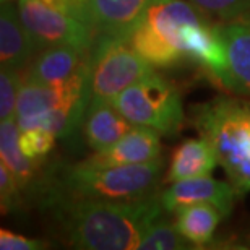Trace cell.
I'll return each mask as SVG.
<instances>
[{
	"label": "cell",
	"mask_w": 250,
	"mask_h": 250,
	"mask_svg": "<svg viewBox=\"0 0 250 250\" xmlns=\"http://www.w3.org/2000/svg\"><path fill=\"white\" fill-rule=\"evenodd\" d=\"M70 247L82 250H135L149 226L166 211L161 192L135 200L42 197Z\"/></svg>",
	"instance_id": "1"
},
{
	"label": "cell",
	"mask_w": 250,
	"mask_h": 250,
	"mask_svg": "<svg viewBox=\"0 0 250 250\" xmlns=\"http://www.w3.org/2000/svg\"><path fill=\"white\" fill-rule=\"evenodd\" d=\"M192 121L218 156L237 197L250 192V98L216 96L192 107Z\"/></svg>",
	"instance_id": "2"
},
{
	"label": "cell",
	"mask_w": 250,
	"mask_h": 250,
	"mask_svg": "<svg viewBox=\"0 0 250 250\" xmlns=\"http://www.w3.org/2000/svg\"><path fill=\"white\" fill-rule=\"evenodd\" d=\"M164 159L133 166L89 167L83 164L65 167L61 176L46 184L41 181L39 197L61 195L68 198L135 200L156 192L163 181Z\"/></svg>",
	"instance_id": "3"
},
{
	"label": "cell",
	"mask_w": 250,
	"mask_h": 250,
	"mask_svg": "<svg viewBox=\"0 0 250 250\" xmlns=\"http://www.w3.org/2000/svg\"><path fill=\"white\" fill-rule=\"evenodd\" d=\"M187 23H209V18L190 0H153L130 44L153 67H176L184 61L179 31Z\"/></svg>",
	"instance_id": "4"
},
{
	"label": "cell",
	"mask_w": 250,
	"mask_h": 250,
	"mask_svg": "<svg viewBox=\"0 0 250 250\" xmlns=\"http://www.w3.org/2000/svg\"><path fill=\"white\" fill-rule=\"evenodd\" d=\"M133 125L154 128L161 135H174L184 122V106L177 88L153 73L133 83L112 101Z\"/></svg>",
	"instance_id": "5"
},
{
	"label": "cell",
	"mask_w": 250,
	"mask_h": 250,
	"mask_svg": "<svg viewBox=\"0 0 250 250\" xmlns=\"http://www.w3.org/2000/svg\"><path fill=\"white\" fill-rule=\"evenodd\" d=\"M91 59V101L112 103L124 89L156 73V67L135 51L128 39L99 38L89 54Z\"/></svg>",
	"instance_id": "6"
},
{
	"label": "cell",
	"mask_w": 250,
	"mask_h": 250,
	"mask_svg": "<svg viewBox=\"0 0 250 250\" xmlns=\"http://www.w3.org/2000/svg\"><path fill=\"white\" fill-rule=\"evenodd\" d=\"M17 5L36 52L54 46H73L84 54L91 52L96 36L86 23L44 0H17Z\"/></svg>",
	"instance_id": "7"
},
{
	"label": "cell",
	"mask_w": 250,
	"mask_h": 250,
	"mask_svg": "<svg viewBox=\"0 0 250 250\" xmlns=\"http://www.w3.org/2000/svg\"><path fill=\"white\" fill-rule=\"evenodd\" d=\"M179 34L184 59L200 65L218 83L228 88L229 59L219 28L209 23H187L181 26Z\"/></svg>",
	"instance_id": "8"
},
{
	"label": "cell",
	"mask_w": 250,
	"mask_h": 250,
	"mask_svg": "<svg viewBox=\"0 0 250 250\" xmlns=\"http://www.w3.org/2000/svg\"><path fill=\"white\" fill-rule=\"evenodd\" d=\"M161 133L154 128L133 125L124 137L103 151H94L80 164L89 167L133 166L146 164L163 158Z\"/></svg>",
	"instance_id": "9"
},
{
	"label": "cell",
	"mask_w": 250,
	"mask_h": 250,
	"mask_svg": "<svg viewBox=\"0 0 250 250\" xmlns=\"http://www.w3.org/2000/svg\"><path fill=\"white\" fill-rule=\"evenodd\" d=\"M236 198L237 193L231 186V182L216 181L211 176L169 184V187L161 192L163 207L167 213H174L176 209L186 207V205L211 203L221 209L224 216H228L234 207Z\"/></svg>",
	"instance_id": "10"
},
{
	"label": "cell",
	"mask_w": 250,
	"mask_h": 250,
	"mask_svg": "<svg viewBox=\"0 0 250 250\" xmlns=\"http://www.w3.org/2000/svg\"><path fill=\"white\" fill-rule=\"evenodd\" d=\"M153 0H89L91 28L96 39H128Z\"/></svg>",
	"instance_id": "11"
},
{
	"label": "cell",
	"mask_w": 250,
	"mask_h": 250,
	"mask_svg": "<svg viewBox=\"0 0 250 250\" xmlns=\"http://www.w3.org/2000/svg\"><path fill=\"white\" fill-rule=\"evenodd\" d=\"M36 56L28 29L20 18L13 0L2 2L0 10V65L23 73Z\"/></svg>",
	"instance_id": "12"
},
{
	"label": "cell",
	"mask_w": 250,
	"mask_h": 250,
	"mask_svg": "<svg viewBox=\"0 0 250 250\" xmlns=\"http://www.w3.org/2000/svg\"><path fill=\"white\" fill-rule=\"evenodd\" d=\"M229 59L228 89L250 98V18L219 24Z\"/></svg>",
	"instance_id": "13"
},
{
	"label": "cell",
	"mask_w": 250,
	"mask_h": 250,
	"mask_svg": "<svg viewBox=\"0 0 250 250\" xmlns=\"http://www.w3.org/2000/svg\"><path fill=\"white\" fill-rule=\"evenodd\" d=\"M59 94L56 86H47L21 73L17 103V121L20 130L44 127L51 130L52 111L56 109Z\"/></svg>",
	"instance_id": "14"
},
{
	"label": "cell",
	"mask_w": 250,
	"mask_h": 250,
	"mask_svg": "<svg viewBox=\"0 0 250 250\" xmlns=\"http://www.w3.org/2000/svg\"><path fill=\"white\" fill-rule=\"evenodd\" d=\"M216 166H219V163L211 143L203 137L188 138L174 149L163 182L174 184L187 179L211 176Z\"/></svg>",
	"instance_id": "15"
},
{
	"label": "cell",
	"mask_w": 250,
	"mask_h": 250,
	"mask_svg": "<svg viewBox=\"0 0 250 250\" xmlns=\"http://www.w3.org/2000/svg\"><path fill=\"white\" fill-rule=\"evenodd\" d=\"M91 54V52H89ZM89 54L78 51L73 46H54L36 52V56L23 75L31 77L47 86H59L77 72Z\"/></svg>",
	"instance_id": "16"
},
{
	"label": "cell",
	"mask_w": 250,
	"mask_h": 250,
	"mask_svg": "<svg viewBox=\"0 0 250 250\" xmlns=\"http://www.w3.org/2000/svg\"><path fill=\"white\" fill-rule=\"evenodd\" d=\"M133 124L127 121L112 103L89 104L83 121V135L93 151H103L119 142Z\"/></svg>",
	"instance_id": "17"
},
{
	"label": "cell",
	"mask_w": 250,
	"mask_h": 250,
	"mask_svg": "<svg viewBox=\"0 0 250 250\" xmlns=\"http://www.w3.org/2000/svg\"><path fill=\"white\" fill-rule=\"evenodd\" d=\"M20 130L15 119L0 122V163H3L24 192H38L42 179L38 177V163L24 156L20 148Z\"/></svg>",
	"instance_id": "18"
},
{
	"label": "cell",
	"mask_w": 250,
	"mask_h": 250,
	"mask_svg": "<svg viewBox=\"0 0 250 250\" xmlns=\"http://www.w3.org/2000/svg\"><path fill=\"white\" fill-rule=\"evenodd\" d=\"M177 231L182 234L193 247H203L211 242L214 231L223 221L224 213L211 203L186 205L174 211Z\"/></svg>",
	"instance_id": "19"
},
{
	"label": "cell",
	"mask_w": 250,
	"mask_h": 250,
	"mask_svg": "<svg viewBox=\"0 0 250 250\" xmlns=\"http://www.w3.org/2000/svg\"><path fill=\"white\" fill-rule=\"evenodd\" d=\"M182 250L193 249L181 232L177 231L176 224L169 223L163 216L154 221L143 239L140 241L138 250Z\"/></svg>",
	"instance_id": "20"
},
{
	"label": "cell",
	"mask_w": 250,
	"mask_h": 250,
	"mask_svg": "<svg viewBox=\"0 0 250 250\" xmlns=\"http://www.w3.org/2000/svg\"><path fill=\"white\" fill-rule=\"evenodd\" d=\"M57 135L49 128L34 127L21 130L20 133V148L24 156L34 163H41L56 145Z\"/></svg>",
	"instance_id": "21"
},
{
	"label": "cell",
	"mask_w": 250,
	"mask_h": 250,
	"mask_svg": "<svg viewBox=\"0 0 250 250\" xmlns=\"http://www.w3.org/2000/svg\"><path fill=\"white\" fill-rule=\"evenodd\" d=\"M190 2L203 10L208 17L224 23L250 18V0H190Z\"/></svg>",
	"instance_id": "22"
},
{
	"label": "cell",
	"mask_w": 250,
	"mask_h": 250,
	"mask_svg": "<svg viewBox=\"0 0 250 250\" xmlns=\"http://www.w3.org/2000/svg\"><path fill=\"white\" fill-rule=\"evenodd\" d=\"M20 78L21 73L12 68L0 70V121H8L17 116Z\"/></svg>",
	"instance_id": "23"
},
{
	"label": "cell",
	"mask_w": 250,
	"mask_h": 250,
	"mask_svg": "<svg viewBox=\"0 0 250 250\" xmlns=\"http://www.w3.org/2000/svg\"><path fill=\"white\" fill-rule=\"evenodd\" d=\"M23 190L17 182L12 171L0 163V203H2V213H13L21 205Z\"/></svg>",
	"instance_id": "24"
},
{
	"label": "cell",
	"mask_w": 250,
	"mask_h": 250,
	"mask_svg": "<svg viewBox=\"0 0 250 250\" xmlns=\"http://www.w3.org/2000/svg\"><path fill=\"white\" fill-rule=\"evenodd\" d=\"M0 249L2 250H44L49 244L41 239H31L15 234L8 229H0Z\"/></svg>",
	"instance_id": "25"
},
{
	"label": "cell",
	"mask_w": 250,
	"mask_h": 250,
	"mask_svg": "<svg viewBox=\"0 0 250 250\" xmlns=\"http://www.w3.org/2000/svg\"><path fill=\"white\" fill-rule=\"evenodd\" d=\"M51 7L65 12L72 17L78 18L80 21L86 23L91 28V17H89V0H44ZM93 29V28H91ZM94 33V31H93Z\"/></svg>",
	"instance_id": "26"
},
{
	"label": "cell",
	"mask_w": 250,
	"mask_h": 250,
	"mask_svg": "<svg viewBox=\"0 0 250 250\" xmlns=\"http://www.w3.org/2000/svg\"><path fill=\"white\" fill-rule=\"evenodd\" d=\"M2 2H8V0H2Z\"/></svg>",
	"instance_id": "27"
}]
</instances>
